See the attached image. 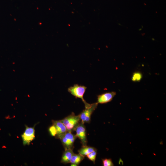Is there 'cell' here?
<instances>
[{
  "instance_id": "obj_11",
  "label": "cell",
  "mask_w": 166,
  "mask_h": 166,
  "mask_svg": "<svg viewBox=\"0 0 166 166\" xmlns=\"http://www.w3.org/2000/svg\"><path fill=\"white\" fill-rule=\"evenodd\" d=\"M96 149V148L87 145L82 146V147L78 150V152L79 153L85 156Z\"/></svg>"
},
{
  "instance_id": "obj_6",
  "label": "cell",
  "mask_w": 166,
  "mask_h": 166,
  "mask_svg": "<svg viewBox=\"0 0 166 166\" xmlns=\"http://www.w3.org/2000/svg\"><path fill=\"white\" fill-rule=\"evenodd\" d=\"M76 136L80 140L82 146L87 145V140L86 135V130L84 124L80 123L75 128Z\"/></svg>"
},
{
  "instance_id": "obj_7",
  "label": "cell",
  "mask_w": 166,
  "mask_h": 166,
  "mask_svg": "<svg viewBox=\"0 0 166 166\" xmlns=\"http://www.w3.org/2000/svg\"><path fill=\"white\" fill-rule=\"evenodd\" d=\"M115 92H107L97 96V103L98 104H105L111 101L116 95Z\"/></svg>"
},
{
  "instance_id": "obj_15",
  "label": "cell",
  "mask_w": 166,
  "mask_h": 166,
  "mask_svg": "<svg viewBox=\"0 0 166 166\" xmlns=\"http://www.w3.org/2000/svg\"><path fill=\"white\" fill-rule=\"evenodd\" d=\"M49 131L50 135L53 136H55L57 135L56 128L53 124L49 128Z\"/></svg>"
},
{
  "instance_id": "obj_13",
  "label": "cell",
  "mask_w": 166,
  "mask_h": 166,
  "mask_svg": "<svg viewBox=\"0 0 166 166\" xmlns=\"http://www.w3.org/2000/svg\"><path fill=\"white\" fill-rule=\"evenodd\" d=\"M97 154V150L96 149L86 156L88 158L95 164Z\"/></svg>"
},
{
  "instance_id": "obj_12",
  "label": "cell",
  "mask_w": 166,
  "mask_h": 166,
  "mask_svg": "<svg viewBox=\"0 0 166 166\" xmlns=\"http://www.w3.org/2000/svg\"><path fill=\"white\" fill-rule=\"evenodd\" d=\"M142 77V74L139 72H135L133 73L132 77V80L133 81H139Z\"/></svg>"
},
{
  "instance_id": "obj_1",
  "label": "cell",
  "mask_w": 166,
  "mask_h": 166,
  "mask_svg": "<svg viewBox=\"0 0 166 166\" xmlns=\"http://www.w3.org/2000/svg\"><path fill=\"white\" fill-rule=\"evenodd\" d=\"M66 127L68 131L72 132L80 123L81 121L79 114L75 115L73 113L60 120Z\"/></svg>"
},
{
  "instance_id": "obj_3",
  "label": "cell",
  "mask_w": 166,
  "mask_h": 166,
  "mask_svg": "<svg viewBox=\"0 0 166 166\" xmlns=\"http://www.w3.org/2000/svg\"><path fill=\"white\" fill-rule=\"evenodd\" d=\"M60 139L65 149H73L75 140L77 137L71 132L67 131L63 134L57 136Z\"/></svg>"
},
{
  "instance_id": "obj_14",
  "label": "cell",
  "mask_w": 166,
  "mask_h": 166,
  "mask_svg": "<svg viewBox=\"0 0 166 166\" xmlns=\"http://www.w3.org/2000/svg\"><path fill=\"white\" fill-rule=\"evenodd\" d=\"M102 164L104 166H113L114 164L111 159L105 158L102 160Z\"/></svg>"
},
{
  "instance_id": "obj_10",
  "label": "cell",
  "mask_w": 166,
  "mask_h": 166,
  "mask_svg": "<svg viewBox=\"0 0 166 166\" xmlns=\"http://www.w3.org/2000/svg\"><path fill=\"white\" fill-rule=\"evenodd\" d=\"M85 156L79 153L76 154L73 153L72 156L70 163L72 166L78 165L84 159Z\"/></svg>"
},
{
  "instance_id": "obj_2",
  "label": "cell",
  "mask_w": 166,
  "mask_h": 166,
  "mask_svg": "<svg viewBox=\"0 0 166 166\" xmlns=\"http://www.w3.org/2000/svg\"><path fill=\"white\" fill-rule=\"evenodd\" d=\"M86 88L87 87L85 86L76 84L70 87L68 89V91L76 98L81 99L85 104V107H88L91 105V104L87 103L83 98Z\"/></svg>"
},
{
  "instance_id": "obj_9",
  "label": "cell",
  "mask_w": 166,
  "mask_h": 166,
  "mask_svg": "<svg viewBox=\"0 0 166 166\" xmlns=\"http://www.w3.org/2000/svg\"><path fill=\"white\" fill-rule=\"evenodd\" d=\"M73 153V149H65L62 156L61 162L65 164L69 163Z\"/></svg>"
},
{
  "instance_id": "obj_5",
  "label": "cell",
  "mask_w": 166,
  "mask_h": 166,
  "mask_svg": "<svg viewBox=\"0 0 166 166\" xmlns=\"http://www.w3.org/2000/svg\"><path fill=\"white\" fill-rule=\"evenodd\" d=\"M35 130L34 127H29L26 126V129L21 135L23 144L28 145L35 137Z\"/></svg>"
},
{
  "instance_id": "obj_8",
  "label": "cell",
  "mask_w": 166,
  "mask_h": 166,
  "mask_svg": "<svg viewBox=\"0 0 166 166\" xmlns=\"http://www.w3.org/2000/svg\"><path fill=\"white\" fill-rule=\"evenodd\" d=\"M52 123L56 128L57 136L64 134L68 131L66 127L61 121H53Z\"/></svg>"
},
{
  "instance_id": "obj_4",
  "label": "cell",
  "mask_w": 166,
  "mask_h": 166,
  "mask_svg": "<svg viewBox=\"0 0 166 166\" xmlns=\"http://www.w3.org/2000/svg\"><path fill=\"white\" fill-rule=\"evenodd\" d=\"M98 103L97 102L91 104L89 107H85L79 114L81 122L89 123L90 121L91 117L93 111L97 108Z\"/></svg>"
}]
</instances>
